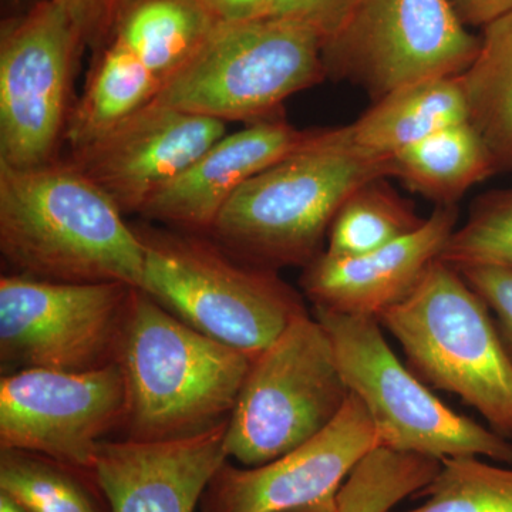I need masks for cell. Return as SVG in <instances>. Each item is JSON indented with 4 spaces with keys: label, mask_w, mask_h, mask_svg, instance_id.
<instances>
[{
    "label": "cell",
    "mask_w": 512,
    "mask_h": 512,
    "mask_svg": "<svg viewBox=\"0 0 512 512\" xmlns=\"http://www.w3.org/2000/svg\"><path fill=\"white\" fill-rule=\"evenodd\" d=\"M109 195L69 160L0 164V252L16 274L140 288L144 249Z\"/></svg>",
    "instance_id": "cell-1"
},
{
    "label": "cell",
    "mask_w": 512,
    "mask_h": 512,
    "mask_svg": "<svg viewBox=\"0 0 512 512\" xmlns=\"http://www.w3.org/2000/svg\"><path fill=\"white\" fill-rule=\"evenodd\" d=\"M390 177V157L357 154L336 143L332 128H315L303 146L232 195L208 237L244 264L305 268L325 251L330 225L349 195Z\"/></svg>",
    "instance_id": "cell-2"
},
{
    "label": "cell",
    "mask_w": 512,
    "mask_h": 512,
    "mask_svg": "<svg viewBox=\"0 0 512 512\" xmlns=\"http://www.w3.org/2000/svg\"><path fill=\"white\" fill-rule=\"evenodd\" d=\"M252 360L136 288L117 362L126 380L127 439H183L228 420Z\"/></svg>",
    "instance_id": "cell-3"
},
{
    "label": "cell",
    "mask_w": 512,
    "mask_h": 512,
    "mask_svg": "<svg viewBox=\"0 0 512 512\" xmlns=\"http://www.w3.org/2000/svg\"><path fill=\"white\" fill-rule=\"evenodd\" d=\"M133 228L144 249L141 291L208 338L256 357L309 315L278 271L238 261L208 235Z\"/></svg>",
    "instance_id": "cell-4"
},
{
    "label": "cell",
    "mask_w": 512,
    "mask_h": 512,
    "mask_svg": "<svg viewBox=\"0 0 512 512\" xmlns=\"http://www.w3.org/2000/svg\"><path fill=\"white\" fill-rule=\"evenodd\" d=\"M379 322L414 375L431 389L456 394L491 430L512 439V359L493 313L460 271L434 262Z\"/></svg>",
    "instance_id": "cell-5"
},
{
    "label": "cell",
    "mask_w": 512,
    "mask_h": 512,
    "mask_svg": "<svg viewBox=\"0 0 512 512\" xmlns=\"http://www.w3.org/2000/svg\"><path fill=\"white\" fill-rule=\"evenodd\" d=\"M326 79L322 39L295 20L220 23L161 86L173 109L248 124L281 119L289 97Z\"/></svg>",
    "instance_id": "cell-6"
},
{
    "label": "cell",
    "mask_w": 512,
    "mask_h": 512,
    "mask_svg": "<svg viewBox=\"0 0 512 512\" xmlns=\"http://www.w3.org/2000/svg\"><path fill=\"white\" fill-rule=\"evenodd\" d=\"M350 393L365 406L379 447L443 461L484 457L512 464V443L441 402L390 348L379 319L313 308Z\"/></svg>",
    "instance_id": "cell-7"
},
{
    "label": "cell",
    "mask_w": 512,
    "mask_h": 512,
    "mask_svg": "<svg viewBox=\"0 0 512 512\" xmlns=\"http://www.w3.org/2000/svg\"><path fill=\"white\" fill-rule=\"evenodd\" d=\"M349 396L322 323L296 319L252 360L228 420V457L255 467L284 456L325 430Z\"/></svg>",
    "instance_id": "cell-8"
},
{
    "label": "cell",
    "mask_w": 512,
    "mask_h": 512,
    "mask_svg": "<svg viewBox=\"0 0 512 512\" xmlns=\"http://www.w3.org/2000/svg\"><path fill=\"white\" fill-rule=\"evenodd\" d=\"M136 286L0 278L2 376L26 369L86 372L119 362Z\"/></svg>",
    "instance_id": "cell-9"
},
{
    "label": "cell",
    "mask_w": 512,
    "mask_h": 512,
    "mask_svg": "<svg viewBox=\"0 0 512 512\" xmlns=\"http://www.w3.org/2000/svg\"><path fill=\"white\" fill-rule=\"evenodd\" d=\"M480 49L450 0H355L322 46L326 79L349 80L373 101L423 80L461 76Z\"/></svg>",
    "instance_id": "cell-10"
},
{
    "label": "cell",
    "mask_w": 512,
    "mask_h": 512,
    "mask_svg": "<svg viewBox=\"0 0 512 512\" xmlns=\"http://www.w3.org/2000/svg\"><path fill=\"white\" fill-rule=\"evenodd\" d=\"M83 47L72 19L55 0H39L18 18L3 20L0 164L33 168L56 160Z\"/></svg>",
    "instance_id": "cell-11"
},
{
    "label": "cell",
    "mask_w": 512,
    "mask_h": 512,
    "mask_svg": "<svg viewBox=\"0 0 512 512\" xmlns=\"http://www.w3.org/2000/svg\"><path fill=\"white\" fill-rule=\"evenodd\" d=\"M126 413L119 363L86 372L19 370L0 379V448L94 474L97 448L110 431L123 429Z\"/></svg>",
    "instance_id": "cell-12"
},
{
    "label": "cell",
    "mask_w": 512,
    "mask_h": 512,
    "mask_svg": "<svg viewBox=\"0 0 512 512\" xmlns=\"http://www.w3.org/2000/svg\"><path fill=\"white\" fill-rule=\"evenodd\" d=\"M379 448L373 421L350 393L318 436L255 467L224 464L202 495L200 512H286L336 497L357 464Z\"/></svg>",
    "instance_id": "cell-13"
},
{
    "label": "cell",
    "mask_w": 512,
    "mask_h": 512,
    "mask_svg": "<svg viewBox=\"0 0 512 512\" xmlns=\"http://www.w3.org/2000/svg\"><path fill=\"white\" fill-rule=\"evenodd\" d=\"M227 136V123L153 100L69 161L123 214H138L154 191Z\"/></svg>",
    "instance_id": "cell-14"
},
{
    "label": "cell",
    "mask_w": 512,
    "mask_h": 512,
    "mask_svg": "<svg viewBox=\"0 0 512 512\" xmlns=\"http://www.w3.org/2000/svg\"><path fill=\"white\" fill-rule=\"evenodd\" d=\"M228 420L183 439L101 441L94 474L111 512H195L229 458Z\"/></svg>",
    "instance_id": "cell-15"
},
{
    "label": "cell",
    "mask_w": 512,
    "mask_h": 512,
    "mask_svg": "<svg viewBox=\"0 0 512 512\" xmlns=\"http://www.w3.org/2000/svg\"><path fill=\"white\" fill-rule=\"evenodd\" d=\"M457 205L436 207L417 231L359 256L322 252L303 268L299 286L313 308L379 319L412 293L456 231Z\"/></svg>",
    "instance_id": "cell-16"
},
{
    "label": "cell",
    "mask_w": 512,
    "mask_h": 512,
    "mask_svg": "<svg viewBox=\"0 0 512 512\" xmlns=\"http://www.w3.org/2000/svg\"><path fill=\"white\" fill-rule=\"evenodd\" d=\"M309 136L311 130H298L282 119L227 134L154 191L138 215L178 231L208 235L242 185L298 150Z\"/></svg>",
    "instance_id": "cell-17"
},
{
    "label": "cell",
    "mask_w": 512,
    "mask_h": 512,
    "mask_svg": "<svg viewBox=\"0 0 512 512\" xmlns=\"http://www.w3.org/2000/svg\"><path fill=\"white\" fill-rule=\"evenodd\" d=\"M468 121L460 76L423 80L393 90L349 126L332 128L340 146L369 157H392L441 128Z\"/></svg>",
    "instance_id": "cell-18"
},
{
    "label": "cell",
    "mask_w": 512,
    "mask_h": 512,
    "mask_svg": "<svg viewBox=\"0 0 512 512\" xmlns=\"http://www.w3.org/2000/svg\"><path fill=\"white\" fill-rule=\"evenodd\" d=\"M390 163L392 177L437 207L456 205L471 187L495 174L493 157L470 121L397 151Z\"/></svg>",
    "instance_id": "cell-19"
},
{
    "label": "cell",
    "mask_w": 512,
    "mask_h": 512,
    "mask_svg": "<svg viewBox=\"0 0 512 512\" xmlns=\"http://www.w3.org/2000/svg\"><path fill=\"white\" fill-rule=\"evenodd\" d=\"M160 80L123 43L114 39L100 50L80 99L64 130L70 151L103 137L156 99Z\"/></svg>",
    "instance_id": "cell-20"
},
{
    "label": "cell",
    "mask_w": 512,
    "mask_h": 512,
    "mask_svg": "<svg viewBox=\"0 0 512 512\" xmlns=\"http://www.w3.org/2000/svg\"><path fill=\"white\" fill-rule=\"evenodd\" d=\"M460 79L468 121L490 151L495 173L512 170V9L484 26L476 59Z\"/></svg>",
    "instance_id": "cell-21"
},
{
    "label": "cell",
    "mask_w": 512,
    "mask_h": 512,
    "mask_svg": "<svg viewBox=\"0 0 512 512\" xmlns=\"http://www.w3.org/2000/svg\"><path fill=\"white\" fill-rule=\"evenodd\" d=\"M220 23L198 0H137L114 39L136 55L163 86Z\"/></svg>",
    "instance_id": "cell-22"
},
{
    "label": "cell",
    "mask_w": 512,
    "mask_h": 512,
    "mask_svg": "<svg viewBox=\"0 0 512 512\" xmlns=\"http://www.w3.org/2000/svg\"><path fill=\"white\" fill-rule=\"evenodd\" d=\"M0 493L32 512H111L94 474L30 451L0 448Z\"/></svg>",
    "instance_id": "cell-23"
},
{
    "label": "cell",
    "mask_w": 512,
    "mask_h": 512,
    "mask_svg": "<svg viewBox=\"0 0 512 512\" xmlns=\"http://www.w3.org/2000/svg\"><path fill=\"white\" fill-rule=\"evenodd\" d=\"M387 178L360 185L339 208L329 228L326 254H369L417 231L427 218L394 191Z\"/></svg>",
    "instance_id": "cell-24"
},
{
    "label": "cell",
    "mask_w": 512,
    "mask_h": 512,
    "mask_svg": "<svg viewBox=\"0 0 512 512\" xmlns=\"http://www.w3.org/2000/svg\"><path fill=\"white\" fill-rule=\"evenodd\" d=\"M441 461L379 447L367 454L336 494V512H390L439 473Z\"/></svg>",
    "instance_id": "cell-25"
},
{
    "label": "cell",
    "mask_w": 512,
    "mask_h": 512,
    "mask_svg": "<svg viewBox=\"0 0 512 512\" xmlns=\"http://www.w3.org/2000/svg\"><path fill=\"white\" fill-rule=\"evenodd\" d=\"M416 495L426 501L403 512H512V468L494 466L481 457L446 458L436 477Z\"/></svg>",
    "instance_id": "cell-26"
},
{
    "label": "cell",
    "mask_w": 512,
    "mask_h": 512,
    "mask_svg": "<svg viewBox=\"0 0 512 512\" xmlns=\"http://www.w3.org/2000/svg\"><path fill=\"white\" fill-rule=\"evenodd\" d=\"M440 259L456 269L497 266L512 271V188L478 197Z\"/></svg>",
    "instance_id": "cell-27"
},
{
    "label": "cell",
    "mask_w": 512,
    "mask_h": 512,
    "mask_svg": "<svg viewBox=\"0 0 512 512\" xmlns=\"http://www.w3.org/2000/svg\"><path fill=\"white\" fill-rule=\"evenodd\" d=\"M72 19L84 47L99 53L113 42L121 20L137 0H55Z\"/></svg>",
    "instance_id": "cell-28"
},
{
    "label": "cell",
    "mask_w": 512,
    "mask_h": 512,
    "mask_svg": "<svg viewBox=\"0 0 512 512\" xmlns=\"http://www.w3.org/2000/svg\"><path fill=\"white\" fill-rule=\"evenodd\" d=\"M487 303L512 359V271L497 266L457 269Z\"/></svg>",
    "instance_id": "cell-29"
},
{
    "label": "cell",
    "mask_w": 512,
    "mask_h": 512,
    "mask_svg": "<svg viewBox=\"0 0 512 512\" xmlns=\"http://www.w3.org/2000/svg\"><path fill=\"white\" fill-rule=\"evenodd\" d=\"M353 3L355 0H274L271 18L309 26L318 33L323 46L348 18Z\"/></svg>",
    "instance_id": "cell-30"
},
{
    "label": "cell",
    "mask_w": 512,
    "mask_h": 512,
    "mask_svg": "<svg viewBox=\"0 0 512 512\" xmlns=\"http://www.w3.org/2000/svg\"><path fill=\"white\" fill-rule=\"evenodd\" d=\"M221 23L271 18L274 0H198Z\"/></svg>",
    "instance_id": "cell-31"
},
{
    "label": "cell",
    "mask_w": 512,
    "mask_h": 512,
    "mask_svg": "<svg viewBox=\"0 0 512 512\" xmlns=\"http://www.w3.org/2000/svg\"><path fill=\"white\" fill-rule=\"evenodd\" d=\"M458 15L474 25H488L512 9V0H454Z\"/></svg>",
    "instance_id": "cell-32"
},
{
    "label": "cell",
    "mask_w": 512,
    "mask_h": 512,
    "mask_svg": "<svg viewBox=\"0 0 512 512\" xmlns=\"http://www.w3.org/2000/svg\"><path fill=\"white\" fill-rule=\"evenodd\" d=\"M286 512H336V497L329 498V500L322 501L319 504Z\"/></svg>",
    "instance_id": "cell-33"
},
{
    "label": "cell",
    "mask_w": 512,
    "mask_h": 512,
    "mask_svg": "<svg viewBox=\"0 0 512 512\" xmlns=\"http://www.w3.org/2000/svg\"><path fill=\"white\" fill-rule=\"evenodd\" d=\"M0 512H32L28 508L16 503L9 495L0 493Z\"/></svg>",
    "instance_id": "cell-34"
}]
</instances>
